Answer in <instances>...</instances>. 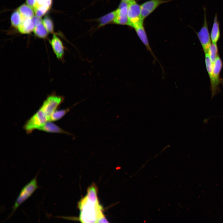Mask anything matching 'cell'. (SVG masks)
<instances>
[{
  "mask_svg": "<svg viewBox=\"0 0 223 223\" xmlns=\"http://www.w3.org/2000/svg\"><path fill=\"white\" fill-rule=\"evenodd\" d=\"M98 189L94 183L88 188L87 194L78 203L79 220L82 223H108L103 214V208L97 197Z\"/></svg>",
  "mask_w": 223,
  "mask_h": 223,
  "instance_id": "cell-1",
  "label": "cell"
},
{
  "mask_svg": "<svg viewBox=\"0 0 223 223\" xmlns=\"http://www.w3.org/2000/svg\"><path fill=\"white\" fill-rule=\"evenodd\" d=\"M37 175L38 174H37L33 179L22 189L12 207V212L7 219L10 218L13 215L18 207L29 198L38 188V186L37 181Z\"/></svg>",
  "mask_w": 223,
  "mask_h": 223,
  "instance_id": "cell-2",
  "label": "cell"
},
{
  "mask_svg": "<svg viewBox=\"0 0 223 223\" xmlns=\"http://www.w3.org/2000/svg\"><path fill=\"white\" fill-rule=\"evenodd\" d=\"M48 119L45 114L40 108L25 122L24 129L28 133L44 125Z\"/></svg>",
  "mask_w": 223,
  "mask_h": 223,
  "instance_id": "cell-3",
  "label": "cell"
},
{
  "mask_svg": "<svg viewBox=\"0 0 223 223\" xmlns=\"http://www.w3.org/2000/svg\"><path fill=\"white\" fill-rule=\"evenodd\" d=\"M63 96L53 94L48 95L43 102L40 109L45 114L48 121L52 114L64 101Z\"/></svg>",
  "mask_w": 223,
  "mask_h": 223,
  "instance_id": "cell-4",
  "label": "cell"
},
{
  "mask_svg": "<svg viewBox=\"0 0 223 223\" xmlns=\"http://www.w3.org/2000/svg\"><path fill=\"white\" fill-rule=\"evenodd\" d=\"M128 25L134 28L140 24L143 23L141 11L140 6L135 1L128 4Z\"/></svg>",
  "mask_w": 223,
  "mask_h": 223,
  "instance_id": "cell-5",
  "label": "cell"
},
{
  "mask_svg": "<svg viewBox=\"0 0 223 223\" xmlns=\"http://www.w3.org/2000/svg\"><path fill=\"white\" fill-rule=\"evenodd\" d=\"M204 21L203 26L199 31L196 33L204 52L205 54L208 52L211 44V40L208 29L205 9H204Z\"/></svg>",
  "mask_w": 223,
  "mask_h": 223,
  "instance_id": "cell-6",
  "label": "cell"
},
{
  "mask_svg": "<svg viewBox=\"0 0 223 223\" xmlns=\"http://www.w3.org/2000/svg\"><path fill=\"white\" fill-rule=\"evenodd\" d=\"M222 60L218 55L213 64V80L211 82V98L214 97L217 93L219 90V85L221 83L220 75L222 67Z\"/></svg>",
  "mask_w": 223,
  "mask_h": 223,
  "instance_id": "cell-7",
  "label": "cell"
},
{
  "mask_svg": "<svg viewBox=\"0 0 223 223\" xmlns=\"http://www.w3.org/2000/svg\"><path fill=\"white\" fill-rule=\"evenodd\" d=\"M134 29L140 40L145 46L147 50L149 51L153 57V63H155L156 61H157L160 66L162 72L164 73V69L161 64L156 57L154 53L150 46L147 37L143 26V23L137 26Z\"/></svg>",
  "mask_w": 223,
  "mask_h": 223,
  "instance_id": "cell-8",
  "label": "cell"
},
{
  "mask_svg": "<svg viewBox=\"0 0 223 223\" xmlns=\"http://www.w3.org/2000/svg\"><path fill=\"white\" fill-rule=\"evenodd\" d=\"M128 4L121 1L116 9V15L113 22L117 24L128 25Z\"/></svg>",
  "mask_w": 223,
  "mask_h": 223,
  "instance_id": "cell-9",
  "label": "cell"
},
{
  "mask_svg": "<svg viewBox=\"0 0 223 223\" xmlns=\"http://www.w3.org/2000/svg\"><path fill=\"white\" fill-rule=\"evenodd\" d=\"M168 2L164 0H150L143 3L140 5L142 19L144 20L160 5Z\"/></svg>",
  "mask_w": 223,
  "mask_h": 223,
  "instance_id": "cell-10",
  "label": "cell"
},
{
  "mask_svg": "<svg viewBox=\"0 0 223 223\" xmlns=\"http://www.w3.org/2000/svg\"><path fill=\"white\" fill-rule=\"evenodd\" d=\"M50 42L52 50L57 59L61 61H63L65 47L61 40L55 34H53Z\"/></svg>",
  "mask_w": 223,
  "mask_h": 223,
  "instance_id": "cell-11",
  "label": "cell"
},
{
  "mask_svg": "<svg viewBox=\"0 0 223 223\" xmlns=\"http://www.w3.org/2000/svg\"><path fill=\"white\" fill-rule=\"evenodd\" d=\"M38 130L48 133H63L68 135H73L67 131L60 128L58 126L48 121L42 126L39 128Z\"/></svg>",
  "mask_w": 223,
  "mask_h": 223,
  "instance_id": "cell-12",
  "label": "cell"
},
{
  "mask_svg": "<svg viewBox=\"0 0 223 223\" xmlns=\"http://www.w3.org/2000/svg\"><path fill=\"white\" fill-rule=\"evenodd\" d=\"M35 28L31 18L22 19L21 22L18 28L19 32L23 34H27L33 31Z\"/></svg>",
  "mask_w": 223,
  "mask_h": 223,
  "instance_id": "cell-13",
  "label": "cell"
},
{
  "mask_svg": "<svg viewBox=\"0 0 223 223\" xmlns=\"http://www.w3.org/2000/svg\"><path fill=\"white\" fill-rule=\"evenodd\" d=\"M219 23L218 20L217 14L215 15L210 33V37L212 43H216L220 37Z\"/></svg>",
  "mask_w": 223,
  "mask_h": 223,
  "instance_id": "cell-14",
  "label": "cell"
},
{
  "mask_svg": "<svg viewBox=\"0 0 223 223\" xmlns=\"http://www.w3.org/2000/svg\"><path fill=\"white\" fill-rule=\"evenodd\" d=\"M116 10L100 17L98 19V28L103 26L111 22H113L116 16Z\"/></svg>",
  "mask_w": 223,
  "mask_h": 223,
  "instance_id": "cell-15",
  "label": "cell"
},
{
  "mask_svg": "<svg viewBox=\"0 0 223 223\" xmlns=\"http://www.w3.org/2000/svg\"><path fill=\"white\" fill-rule=\"evenodd\" d=\"M33 8L28 4H23L21 5L17 10L19 12L22 19L27 18H32L34 15V11Z\"/></svg>",
  "mask_w": 223,
  "mask_h": 223,
  "instance_id": "cell-16",
  "label": "cell"
},
{
  "mask_svg": "<svg viewBox=\"0 0 223 223\" xmlns=\"http://www.w3.org/2000/svg\"><path fill=\"white\" fill-rule=\"evenodd\" d=\"M79 103L80 102L75 104L72 106L66 109L55 110L50 116L49 121H54L61 119L69 112L72 108Z\"/></svg>",
  "mask_w": 223,
  "mask_h": 223,
  "instance_id": "cell-17",
  "label": "cell"
},
{
  "mask_svg": "<svg viewBox=\"0 0 223 223\" xmlns=\"http://www.w3.org/2000/svg\"><path fill=\"white\" fill-rule=\"evenodd\" d=\"M33 32L36 36L41 38H46L49 33L42 23L35 27Z\"/></svg>",
  "mask_w": 223,
  "mask_h": 223,
  "instance_id": "cell-18",
  "label": "cell"
},
{
  "mask_svg": "<svg viewBox=\"0 0 223 223\" xmlns=\"http://www.w3.org/2000/svg\"><path fill=\"white\" fill-rule=\"evenodd\" d=\"M218 49L216 43L211 44L208 52L210 59L213 64L218 55Z\"/></svg>",
  "mask_w": 223,
  "mask_h": 223,
  "instance_id": "cell-19",
  "label": "cell"
},
{
  "mask_svg": "<svg viewBox=\"0 0 223 223\" xmlns=\"http://www.w3.org/2000/svg\"><path fill=\"white\" fill-rule=\"evenodd\" d=\"M11 21L12 25L17 28L22 21L21 15L18 10L14 11L11 15Z\"/></svg>",
  "mask_w": 223,
  "mask_h": 223,
  "instance_id": "cell-20",
  "label": "cell"
},
{
  "mask_svg": "<svg viewBox=\"0 0 223 223\" xmlns=\"http://www.w3.org/2000/svg\"><path fill=\"white\" fill-rule=\"evenodd\" d=\"M42 23L49 33H54V28L53 22L48 17H45L42 20Z\"/></svg>",
  "mask_w": 223,
  "mask_h": 223,
  "instance_id": "cell-21",
  "label": "cell"
},
{
  "mask_svg": "<svg viewBox=\"0 0 223 223\" xmlns=\"http://www.w3.org/2000/svg\"><path fill=\"white\" fill-rule=\"evenodd\" d=\"M49 8L47 6L42 5L35 7L33 10L36 15L41 17L46 12Z\"/></svg>",
  "mask_w": 223,
  "mask_h": 223,
  "instance_id": "cell-22",
  "label": "cell"
},
{
  "mask_svg": "<svg viewBox=\"0 0 223 223\" xmlns=\"http://www.w3.org/2000/svg\"><path fill=\"white\" fill-rule=\"evenodd\" d=\"M35 27L42 23V20L41 17H38L37 15L33 16L32 18Z\"/></svg>",
  "mask_w": 223,
  "mask_h": 223,
  "instance_id": "cell-23",
  "label": "cell"
},
{
  "mask_svg": "<svg viewBox=\"0 0 223 223\" xmlns=\"http://www.w3.org/2000/svg\"><path fill=\"white\" fill-rule=\"evenodd\" d=\"M27 4L33 9L36 4V0H27Z\"/></svg>",
  "mask_w": 223,
  "mask_h": 223,
  "instance_id": "cell-24",
  "label": "cell"
},
{
  "mask_svg": "<svg viewBox=\"0 0 223 223\" xmlns=\"http://www.w3.org/2000/svg\"><path fill=\"white\" fill-rule=\"evenodd\" d=\"M135 0H121L122 1L128 3V4L134 1Z\"/></svg>",
  "mask_w": 223,
  "mask_h": 223,
  "instance_id": "cell-25",
  "label": "cell"
}]
</instances>
